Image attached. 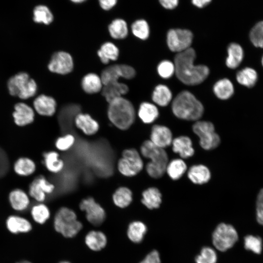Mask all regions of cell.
Wrapping results in <instances>:
<instances>
[{
    "mask_svg": "<svg viewBox=\"0 0 263 263\" xmlns=\"http://www.w3.org/2000/svg\"><path fill=\"white\" fill-rule=\"evenodd\" d=\"M98 1L102 9L109 10L116 4L117 0H98Z\"/></svg>",
    "mask_w": 263,
    "mask_h": 263,
    "instance_id": "49",
    "label": "cell"
},
{
    "mask_svg": "<svg viewBox=\"0 0 263 263\" xmlns=\"http://www.w3.org/2000/svg\"><path fill=\"white\" fill-rule=\"evenodd\" d=\"M8 162L4 154L0 150V177L5 173L8 169Z\"/></svg>",
    "mask_w": 263,
    "mask_h": 263,
    "instance_id": "50",
    "label": "cell"
},
{
    "mask_svg": "<svg viewBox=\"0 0 263 263\" xmlns=\"http://www.w3.org/2000/svg\"><path fill=\"white\" fill-rule=\"evenodd\" d=\"M109 33L113 38H125L128 34L126 22L123 19H116L112 21L108 27Z\"/></svg>",
    "mask_w": 263,
    "mask_h": 263,
    "instance_id": "35",
    "label": "cell"
},
{
    "mask_svg": "<svg viewBox=\"0 0 263 263\" xmlns=\"http://www.w3.org/2000/svg\"><path fill=\"white\" fill-rule=\"evenodd\" d=\"M60 263H69L68 262H67V261H63V262Z\"/></svg>",
    "mask_w": 263,
    "mask_h": 263,
    "instance_id": "56",
    "label": "cell"
},
{
    "mask_svg": "<svg viewBox=\"0 0 263 263\" xmlns=\"http://www.w3.org/2000/svg\"><path fill=\"white\" fill-rule=\"evenodd\" d=\"M75 142V136L71 133H67L58 137L55 141V145L58 150L66 151L74 145Z\"/></svg>",
    "mask_w": 263,
    "mask_h": 263,
    "instance_id": "44",
    "label": "cell"
},
{
    "mask_svg": "<svg viewBox=\"0 0 263 263\" xmlns=\"http://www.w3.org/2000/svg\"><path fill=\"white\" fill-rule=\"evenodd\" d=\"M256 203L263 206V188L261 189L258 194Z\"/></svg>",
    "mask_w": 263,
    "mask_h": 263,
    "instance_id": "53",
    "label": "cell"
},
{
    "mask_svg": "<svg viewBox=\"0 0 263 263\" xmlns=\"http://www.w3.org/2000/svg\"><path fill=\"white\" fill-rule=\"evenodd\" d=\"M257 79L256 71L249 67L239 71L236 75V79L238 83L248 88L253 87L256 84Z\"/></svg>",
    "mask_w": 263,
    "mask_h": 263,
    "instance_id": "37",
    "label": "cell"
},
{
    "mask_svg": "<svg viewBox=\"0 0 263 263\" xmlns=\"http://www.w3.org/2000/svg\"><path fill=\"white\" fill-rule=\"evenodd\" d=\"M131 30L133 35L142 39H147L150 34V28L148 22L144 19H138L131 25Z\"/></svg>",
    "mask_w": 263,
    "mask_h": 263,
    "instance_id": "40",
    "label": "cell"
},
{
    "mask_svg": "<svg viewBox=\"0 0 263 263\" xmlns=\"http://www.w3.org/2000/svg\"><path fill=\"white\" fill-rule=\"evenodd\" d=\"M44 164L48 171L53 173L61 172L64 167V162L56 151H50L43 154Z\"/></svg>",
    "mask_w": 263,
    "mask_h": 263,
    "instance_id": "24",
    "label": "cell"
},
{
    "mask_svg": "<svg viewBox=\"0 0 263 263\" xmlns=\"http://www.w3.org/2000/svg\"><path fill=\"white\" fill-rule=\"evenodd\" d=\"M249 38L255 46L263 48V21L257 23L253 26L250 32Z\"/></svg>",
    "mask_w": 263,
    "mask_h": 263,
    "instance_id": "43",
    "label": "cell"
},
{
    "mask_svg": "<svg viewBox=\"0 0 263 263\" xmlns=\"http://www.w3.org/2000/svg\"><path fill=\"white\" fill-rule=\"evenodd\" d=\"M101 91L102 95L109 103L113 99L127 94L129 87L124 83L116 81L104 85Z\"/></svg>",
    "mask_w": 263,
    "mask_h": 263,
    "instance_id": "22",
    "label": "cell"
},
{
    "mask_svg": "<svg viewBox=\"0 0 263 263\" xmlns=\"http://www.w3.org/2000/svg\"><path fill=\"white\" fill-rule=\"evenodd\" d=\"M160 5L165 9L172 10L179 5V0H158Z\"/></svg>",
    "mask_w": 263,
    "mask_h": 263,
    "instance_id": "47",
    "label": "cell"
},
{
    "mask_svg": "<svg viewBox=\"0 0 263 263\" xmlns=\"http://www.w3.org/2000/svg\"><path fill=\"white\" fill-rule=\"evenodd\" d=\"M217 255L213 249L205 247L202 249L200 253L195 258L196 263H216Z\"/></svg>",
    "mask_w": 263,
    "mask_h": 263,
    "instance_id": "45",
    "label": "cell"
},
{
    "mask_svg": "<svg viewBox=\"0 0 263 263\" xmlns=\"http://www.w3.org/2000/svg\"><path fill=\"white\" fill-rule=\"evenodd\" d=\"M139 152L142 156L150 160L151 164L166 169L169 156L164 149L154 144L150 140L144 141L140 147Z\"/></svg>",
    "mask_w": 263,
    "mask_h": 263,
    "instance_id": "11",
    "label": "cell"
},
{
    "mask_svg": "<svg viewBox=\"0 0 263 263\" xmlns=\"http://www.w3.org/2000/svg\"><path fill=\"white\" fill-rule=\"evenodd\" d=\"M138 115L145 124H150L155 121L159 116L157 107L150 103H142L139 108Z\"/></svg>",
    "mask_w": 263,
    "mask_h": 263,
    "instance_id": "28",
    "label": "cell"
},
{
    "mask_svg": "<svg viewBox=\"0 0 263 263\" xmlns=\"http://www.w3.org/2000/svg\"><path fill=\"white\" fill-rule=\"evenodd\" d=\"M9 199L12 207L17 210L26 209L30 202L27 194L20 189L12 191L9 194Z\"/></svg>",
    "mask_w": 263,
    "mask_h": 263,
    "instance_id": "33",
    "label": "cell"
},
{
    "mask_svg": "<svg viewBox=\"0 0 263 263\" xmlns=\"http://www.w3.org/2000/svg\"><path fill=\"white\" fill-rule=\"evenodd\" d=\"M56 230L67 238L75 236L82 228L77 220L76 213L72 209L62 207L57 211L54 218Z\"/></svg>",
    "mask_w": 263,
    "mask_h": 263,
    "instance_id": "4",
    "label": "cell"
},
{
    "mask_svg": "<svg viewBox=\"0 0 263 263\" xmlns=\"http://www.w3.org/2000/svg\"><path fill=\"white\" fill-rule=\"evenodd\" d=\"M162 201V195L160 190L155 187H149L142 192V204L149 209L160 207Z\"/></svg>",
    "mask_w": 263,
    "mask_h": 263,
    "instance_id": "21",
    "label": "cell"
},
{
    "mask_svg": "<svg viewBox=\"0 0 263 263\" xmlns=\"http://www.w3.org/2000/svg\"><path fill=\"white\" fill-rule=\"evenodd\" d=\"M238 240V233L231 225L221 223L217 225L212 235L214 246L221 251L231 248Z\"/></svg>",
    "mask_w": 263,
    "mask_h": 263,
    "instance_id": "8",
    "label": "cell"
},
{
    "mask_svg": "<svg viewBox=\"0 0 263 263\" xmlns=\"http://www.w3.org/2000/svg\"><path fill=\"white\" fill-rule=\"evenodd\" d=\"M160 259L158 252L153 250L150 252L140 263H160Z\"/></svg>",
    "mask_w": 263,
    "mask_h": 263,
    "instance_id": "48",
    "label": "cell"
},
{
    "mask_svg": "<svg viewBox=\"0 0 263 263\" xmlns=\"http://www.w3.org/2000/svg\"><path fill=\"white\" fill-rule=\"evenodd\" d=\"M14 169L19 175L27 176L34 172L36 165L28 158H20L15 162Z\"/></svg>",
    "mask_w": 263,
    "mask_h": 263,
    "instance_id": "39",
    "label": "cell"
},
{
    "mask_svg": "<svg viewBox=\"0 0 263 263\" xmlns=\"http://www.w3.org/2000/svg\"><path fill=\"white\" fill-rule=\"evenodd\" d=\"M6 224L8 229L13 233L28 232L31 229V224L27 220L16 216L9 217Z\"/></svg>",
    "mask_w": 263,
    "mask_h": 263,
    "instance_id": "38",
    "label": "cell"
},
{
    "mask_svg": "<svg viewBox=\"0 0 263 263\" xmlns=\"http://www.w3.org/2000/svg\"><path fill=\"white\" fill-rule=\"evenodd\" d=\"M85 243L91 249L98 251L105 246L107 238L103 232L93 230L90 231L86 236Z\"/></svg>",
    "mask_w": 263,
    "mask_h": 263,
    "instance_id": "31",
    "label": "cell"
},
{
    "mask_svg": "<svg viewBox=\"0 0 263 263\" xmlns=\"http://www.w3.org/2000/svg\"><path fill=\"white\" fill-rule=\"evenodd\" d=\"M228 56L225 63L227 67L235 69L242 61L244 52L242 47L236 43H230L227 47Z\"/></svg>",
    "mask_w": 263,
    "mask_h": 263,
    "instance_id": "27",
    "label": "cell"
},
{
    "mask_svg": "<svg viewBox=\"0 0 263 263\" xmlns=\"http://www.w3.org/2000/svg\"><path fill=\"white\" fill-rule=\"evenodd\" d=\"M188 177L193 184L203 185L209 181L211 173L208 168L203 164H195L187 170Z\"/></svg>",
    "mask_w": 263,
    "mask_h": 263,
    "instance_id": "20",
    "label": "cell"
},
{
    "mask_svg": "<svg viewBox=\"0 0 263 263\" xmlns=\"http://www.w3.org/2000/svg\"><path fill=\"white\" fill-rule=\"evenodd\" d=\"M79 207L85 212L86 219L94 225L98 226L105 220L106 214L105 209L93 197L89 196L82 199Z\"/></svg>",
    "mask_w": 263,
    "mask_h": 263,
    "instance_id": "10",
    "label": "cell"
},
{
    "mask_svg": "<svg viewBox=\"0 0 263 263\" xmlns=\"http://www.w3.org/2000/svg\"><path fill=\"white\" fill-rule=\"evenodd\" d=\"M112 198L115 206L120 208H125L132 202L133 193L129 188L120 186L114 190Z\"/></svg>",
    "mask_w": 263,
    "mask_h": 263,
    "instance_id": "23",
    "label": "cell"
},
{
    "mask_svg": "<svg viewBox=\"0 0 263 263\" xmlns=\"http://www.w3.org/2000/svg\"><path fill=\"white\" fill-rule=\"evenodd\" d=\"M55 186L49 182L45 177L40 176L35 179L29 186L30 195L39 202H43L46 194H51L55 190Z\"/></svg>",
    "mask_w": 263,
    "mask_h": 263,
    "instance_id": "14",
    "label": "cell"
},
{
    "mask_svg": "<svg viewBox=\"0 0 263 263\" xmlns=\"http://www.w3.org/2000/svg\"><path fill=\"white\" fill-rule=\"evenodd\" d=\"M31 263L28 261H23V262H19V263Z\"/></svg>",
    "mask_w": 263,
    "mask_h": 263,
    "instance_id": "55",
    "label": "cell"
},
{
    "mask_svg": "<svg viewBox=\"0 0 263 263\" xmlns=\"http://www.w3.org/2000/svg\"><path fill=\"white\" fill-rule=\"evenodd\" d=\"M157 70L158 74L161 77L169 78L175 73L174 63L169 60H163L158 64Z\"/></svg>",
    "mask_w": 263,
    "mask_h": 263,
    "instance_id": "46",
    "label": "cell"
},
{
    "mask_svg": "<svg viewBox=\"0 0 263 263\" xmlns=\"http://www.w3.org/2000/svg\"><path fill=\"white\" fill-rule=\"evenodd\" d=\"M54 16L50 9L46 5L39 4L33 10V20L37 23L49 25L52 22Z\"/></svg>",
    "mask_w": 263,
    "mask_h": 263,
    "instance_id": "34",
    "label": "cell"
},
{
    "mask_svg": "<svg viewBox=\"0 0 263 263\" xmlns=\"http://www.w3.org/2000/svg\"><path fill=\"white\" fill-rule=\"evenodd\" d=\"M193 38L192 32L187 29L171 28L167 34V43L169 48L177 53L190 48Z\"/></svg>",
    "mask_w": 263,
    "mask_h": 263,
    "instance_id": "9",
    "label": "cell"
},
{
    "mask_svg": "<svg viewBox=\"0 0 263 263\" xmlns=\"http://www.w3.org/2000/svg\"><path fill=\"white\" fill-rule=\"evenodd\" d=\"M173 139L172 132L167 126L156 124L151 128L150 140L156 146L165 149L171 145Z\"/></svg>",
    "mask_w": 263,
    "mask_h": 263,
    "instance_id": "15",
    "label": "cell"
},
{
    "mask_svg": "<svg viewBox=\"0 0 263 263\" xmlns=\"http://www.w3.org/2000/svg\"><path fill=\"white\" fill-rule=\"evenodd\" d=\"M144 162L139 151L134 148L124 150L117 162L119 173L126 177H132L139 173L144 168Z\"/></svg>",
    "mask_w": 263,
    "mask_h": 263,
    "instance_id": "6",
    "label": "cell"
},
{
    "mask_svg": "<svg viewBox=\"0 0 263 263\" xmlns=\"http://www.w3.org/2000/svg\"><path fill=\"white\" fill-rule=\"evenodd\" d=\"M119 49L112 42H107L103 43L97 51V55L104 64H107L110 60H115L119 56Z\"/></svg>",
    "mask_w": 263,
    "mask_h": 263,
    "instance_id": "32",
    "label": "cell"
},
{
    "mask_svg": "<svg viewBox=\"0 0 263 263\" xmlns=\"http://www.w3.org/2000/svg\"><path fill=\"white\" fill-rule=\"evenodd\" d=\"M193 132L199 138V145L204 150H212L221 143V138L215 132L214 125L209 121L198 120L193 125Z\"/></svg>",
    "mask_w": 263,
    "mask_h": 263,
    "instance_id": "7",
    "label": "cell"
},
{
    "mask_svg": "<svg viewBox=\"0 0 263 263\" xmlns=\"http://www.w3.org/2000/svg\"><path fill=\"white\" fill-rule=\"evenodd\" d=\"M74 123L78 129L87 136L95 134L99 129L98 122L87 113L76 114L74 118Z\"/></svg>",
    "mask_w": 263,
    "mask_h": 263,
    "instance_id": "16",
    "label": "cell"
},
{
    "mask_svg": "<svg viewBox=\"0 0 263 263\" xmlns=\"http://www.w3.org/2000/svg\"><path fill=\"white\" fill-rule=\"evenodd\" d=\"M147 232V226L141 221H133L128 226L127 234L130 240L135 243L141 242Z\"/></svg>",
    "mask_w": 263,
    "mask_h": 263,
    "instance_id": "36",
    "label": "cell"
},
{
    "mask_svg": "<svg viewBox=\"0 0 263 263\" xmlns=\"http://www.w3.org/2000/svg\"><path fill=\"white\" fill-rule=\"evenodd\" d=\"M48 68L51 72L60 75L71 73L74 68V62L70 54L64 51L55 53L52 56Z\"/></svg>",
    "mask_w": 263,
    "mask_h": 263,
    "instance_id": "13",
    "label": "cell"
},
{
    "mask_svg": "<svg viewBox=\"0 0 263 263\" xmlns=\"http://www.w3.org/2000/svg\"><path fill=\"white\" fill-rule=\"evenodd\" d=\"M103 85L101 77L94 73L87 74L81 81L82 89L89 94L98 93L102 90Z\"/></svg>",
    "mask_w": 263,
    "mask_h": 263,
    "instance_id": "26",
    "label": "cell"
},
{
    "mask_svg": "<svg viewBox=\"0 0 263 263\" xmlns=\"http://www.w3.org/2000/svg\"><path fill=\"white\" fill-rule=\"evenodd\" d=\"M212 0H191V4L195 7L202 9L209 5Z\"/></svg>",
    "mask_w": 263,
    "mask_h": 263,
    "instance_id": "51",
    "label": "cell"
},
{
    "mask_svg": "<svg viewBox=\"0 0 263 263\" xmlns=\"http://www.w3.org/2000/svg\"><path fill=\"white\" fill-rule=\"evenodd\" d=\"M70 0L75 3H82L85 1L86 0Z\"/></svg>",
    "mask_w": 263,
    "mask_h": 263,
    "instance_id": "54",
    "label": "cell"
},
{
    "mask_svg": "<svg viewBox=\"0 0 263 263\" xmlns=\"http://www.w3.org/2000/svg\"><path fill=\"white\" fill-rule=\"evenodd\" d=\"M187 170V165L184 160L182 158H176L169 161L166 172L171 179L175 181L180 179Z\"/></svg>",
    "mask_w": 263,
    "mask_h": 263,
    "instance_id": "25",
    "label": "cell"
},
{
    "mask_svg": "<svg viewBox=\"0 0 263 263\" xmlns=\"http://www.w3.org/2000/svg\"><path fill=\"white\" fill-rule=\"evenodd\" d=\"M196 53L193 48L177 53L174 57L175 73L183 83L190 86L203 82L209 74V68L204 65H195Z\"/></svg>",
    "mask_w": 263,
    "mask_h": 263,
    "instance_id": "1",
    "label": "cell"
},
{
    "mask_svg": "<svg viewBox=\"0 0 263 263\" xmlns=\"http://www.w3.org/2000/svg\"><path fill=\"white\" fill-rule=\"evenodd\" d=\"M172 93L166 85L159 84L154 88L152 99L157 105L165 107L167 106L172 99Z\"/></svg>",
    "mask_w": 263,
    "mask_h": 263,
    "instance_id": "29",
    "label": "cell"
},
{
    "mask_svg": "<svg viewBox=\"0 0 263 263\" xmlns=\"http://www.w3.org/2000/svg\"><path fill=\"white\" fill-rule=\"evenodd\" d=\"M262 65L263 66V57H262Z\"/></svg>",
    "mask_w": 263,
    "mask_h": 263,
    "instance_id": "57",
    "label": "cell"
},
{
    "mask_svg": "<svg viewBox=\"0 0 263 263\" xmlns=\"http://www.w3.org/2000/svg\"><path fill=\"white\" fill-rule=\"evenodd\" d=\"M136 75L134 69L126 64H115L105 68L102 72L101 79L103 85L118 81L120 77L127 79L133 78Z\"/></svg>",
    "mask_w": 263,
    "mask_h": 263,
    "instance_id": "12",
    "label": "cell"
},
{
    "mask_svg": "<svg viewBox=\"0 0 263 263\" xmlns=\"http://www.w3.org/2000/svg\"><path fill=\"white\" fill-rule=\"evenodd\" d=\"M31 214L34 220L41 224L44 223L50 215L48 207L42 203L34 206L32 207Z\"/></svg>",
    "mask_w": 263,
    "mask_h": 263,
    "instance_id": "41",
    "label": "cell"
},
{
    "mask_svg": "<svg viewBox=\"0 0 263 263\" xmlns=\"http://www.w3.org/2000/svg\"><path fill=\"white\" fill-rule=\"evenodd\" d=\"M256 214L258 223L263 226V206L256 203Z\"/></svg>",
    "mask_w": 263,
    "mask_h": 263,
    "instance_id": "52",
    "label": "cell"
},
{
    "mask_svg": "<svg viewBox=\"0 0 263 263\" xmlns=\"http://www.w3.org/2000/svg\"><path fill=\"white\" fill-rule=\"evenodd\" d=\"M213 92L219 99L226 100L229 98L234 93V86L230 80L221 79L214 85Z\"/></svg>",
    "mask_w": 263,
    "mask_h": 263,
    "instance_id": "30",
    "label": "cell"
},
{
    "mask_svg": "<svg viewBox=\"0 0 263 263\" xmlns=\"http://www.w3.org/2000/svg\"><path fill=\"white\" fill-rule=\"evenodd\" d=\"M11 95L26 99L34 96L37 91L36 81L25 72H19L11 76L7 82Z\"/></svg>",
    "mask_w": 263,
    "mask_h": 263,
    "instance_id": "5",
    "label": "cell"
},
{
    "mask_svg": "<svg viewBox=\"0 0 263 263\" xmlns=\"http://www.w3.org/2000/svg\"><path fill=\"white\" fill-rule=\"evenodd\" d=\"M36 111L40 115L46 116L53 115L56 111V103L51 96L40 94L33 102Z\"/></svg>",
    "mask_w": 263,
    "mask_h": 263,
    "instance_id": "19",
    "label": "cell"
},
{
    "mask_svg": "<svg viewBox=\"0 0 263 263\" xmlns=\"http://www.w3.org/2000/svg\"><path fill=\"white\" fill-rule=\"evenodd\" d=\"M172 111L177 118L188 121L199 120L204 109L202 103L188 91L179 93L172 102Z\"/></svg>",
    "mask_w": 263,
    "mask_h": 263,
    "instance_id": "2",
    "label": "cell"
},
{
    "mask_svg": "<svg viewBox=\"0 0 263 263\" xmlns=\"http://www.w3.org/2000/svg\"><path fill=\"white\" fill-rule=\"evenodd\" d=\"M244 246L246 250L259 254L262 250V240L259 236L251 235H247L244 238Z\"/></svg>",
    "mask_w": 263,
    "mask_h": 263,
    "instance_id": "42",
    "label": "cell"
},
{
    "mask_svg": "<svg viewBox=\"0 0 263 263\" xmlns=\"http://www.w3.org/2000/svg\"><path fill=\"white\" fill-rule=\"evenodd\" d=\"M13 116L15 123L19 126H24L32 123L35 113L33 109L28 105L19 102L14 106Z\"/></svg>",
    "mask_w": 263,
    "mask_h": 263,
    "instance_id": "18",
    "label": "cell"
},
{
    "mask_svg": "<svg viewBox=\"0 0 263 263\" xmlns=\"http://www.w3.org/2000/svg\"><path fill=\"white\" fill-rule=\"evenodd\" d=\"M107 115L112 124L120 130H128L133 124L135 112L132 103L122 96L109 103Z\"/></svg>",
    "mask_w": 263,
    "mask_h": 263,
    "instance_id": "3",
    "label": "cell"
},
{
    "mask_svg": "<svg viewBox=\"0 0 263 263\" xmlns=\"http://www.w3.org/2000/svg\"><path fill=\"white\" fill-rule=\"evenodd\" d=\"M171 145L173 151L183 159L191 157L194 154L192 141L188 136L181 135L173 138Z\"/></svg>",
    "mask_w": 263,
    "mask_h": 263,
    "instance_id": "17",
    "label": "cell"
}]
</instances>
